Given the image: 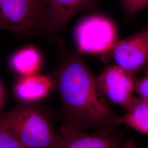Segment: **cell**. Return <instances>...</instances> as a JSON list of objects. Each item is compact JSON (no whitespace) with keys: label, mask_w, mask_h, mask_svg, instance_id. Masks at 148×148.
Returning a JSON list of instances; mask_svg holds the SVG:
<instances>
[{"label":"cell","mask_w":148,"mask_h":148,"mask_svg":"<svg viewBox=\"0 0 148 148\" xmlns=\"http://www.w3.org/2000/svg\"><path fill=\"white\" fill-rule=\"evenodd\" d=\"M62 103L65 124L107 134H117L122 123L99 89L85 60L73 54L59 66L53 79Z\"/></svg>","instance_id":"1"},{"label":"cell","mask_w":148,"mask_h":148,"mask_svg":"<svg viewBox=\"0 0 148 148\" xmlns=\"http://www.w3.org/2000/svg\"><path fill=\"white\" fill-rule=\"evenodd\" d=\"M74 38L80 52L102 55L117 41L116 27L113 21L106 16H87L76 25Z\"/></svg>","instance_id":"4"},{"label":"cell","mask_w":148,"mask_h":148,"mask_svg":"<svg viewBox=\"0 0 148 148\" xmlns=\"http://www.w3.org/2000/svg\"><path fill=\"white\" fill-rule=\"evenodd\" d=\"M56 148H121L122 134L86 132L64 123Z\"/></svg>","instance_id":"7"},{"label":"cell","mask_w":148,"mask_h":148,"mask_svg":"<svg viewBox=\"0 0 148 148\" xmlns=\"http://www.w3.org/2000/svg\"><path fill=\"white\" fill-rule=\"evenodd\" d=\"M46 27L43 0H0V30L24 35Z\"/></svg>","instance_id":"3"},{"label":"cell","mask_w":148,"mask_h":148,"mask_svg":"<svg viewBox=\"0 0 148 148\" xmlns=\"http://www.w3.org/2000/svg\"><path fill=\"white\" fill-rule=\"evenodd\" d=\"M103 59L133 74L148 65V28L116 41Z\"/></svg>","instance_id":"5"},{"label":"cell","mask_w":148,"mask_h":148,"mask_svg":"<svg viewBox=\"0 0 148 148\" xmlns=\"http://www.w3.org/2000/svg\"><path fill=\"white\" fill-rule=\"evenodd\" d=\"M46 7L48 27L62 28L75 15L99 7L98 0H43Z\"/></svg>","instance_id":"8"},{"label":"cell","mask_w":148,"mask_h":148,"mask_svg":"<svg viewBox=\"0 0 148 148\" xmlns=\"http://www.w3.org/2000/svg\"><path fill=\"white\" fill-rule=\"evenodd\" d=\"M0 127L12 135L23 148H56L59 134L42 110L16 106L0 114Z\"/></svg>","instance_id":"2"},{"label":"cell","mask_w":148,"mask_h":148,"mask_svg":"<svg viewBox=\"0 0 148 148\" xmlns=\"http://www.w3.org/2000/svg\"><path fill=\"white\" fill-rule=\"evenodd\" d=\"M54 86L53 79L47 76L34 74L21 76L14 86L15 95L24 102H32L45 98Z\"/></svg>","instance_id":"9"},{"label":"cell","mask_w":148,"mask_h":148,"mask_svg":"<svg viewBox=\"0 0 148 148\" xmlns=\"http://www.w3.org/2000/svg\"><path fill=\"white\" fill-rule=\"evenodd\" d=\"M2 98H3V90L1 85H0V105L2 103Z\"/></svg>","instance_id":"16"},{"label":"cell","mask_w":148,"mask_h":148,"mask_svg":"<svg viewBox=\"0 0 148 148\" xmlns=\"http://www.w3.org/2000/svg\"><path fill=\"white\" fill-rule=\"evenodd\" d=\"M121 148H139L135 140L130 138L128 139L126 142L122 144Z\"/></svg>","instance_id":"15"},{"label":"cell","mask_w":148,"mask_h":148,"mask_svg":"<svg viewBox=\"0 0 148 148\" xmlns=\"http://www.w3.org/2000/svg\"><path fill=\"white\" fill-rule=\"evenodd\" d=\"M125 110L121 116L122 123L148 136V101L134 95Z\"/></svg>","instance_id":"10"},{"label":"cell","mask_w":148,"mask_h":148,"mask_svg":"<svg viewBox=\"0 0 148 148\" xmlns=\"http://www.w3.org/2000/svg\"><path fill=\"white\" fill-rule=\"evenodd\" d=\"M40 52L32 46L21 48L11 57V68L21 76L36 74L41 65Z\"/></svg>","instance_id":"11"},{"label":"cell","mask_w":148,"mask_h":148,"mask_svg":"<svg viewBox=\"0 0 148 148\" xmlns=\"http://www.w3.org/2000/svg\"><path fill=\"white\" fill-rule=\"evenodd\" d=\"M98 86L106 98L125 109L134 97L133 74L115 65L103 70L96 78Z\"/></svg>","instance_id":"6"},{"label":"cell","mask_w":148,"mask_h":148,"mask_svg":"<svg viewBox=\"0 0 148 148\" xmlns=\"http://www.w3.org/2000/svg\"><path fill=\"white\" fill-rule=\"evenodd\" d=\"M0 148H23L12 135L0 127Z\"/></svg>","instance_id":"14"},{"label":"cell","mask_w":148,"mask_h":148,"mask_svg":"<svg viewBox=\"0 0 148 148\" xmlns=\"http://www.w3.org/2000/svg\"><path fill=\"white\" fill-rule=\"evenodd\" d=\"M134 92L138 96L148 101V71L143 76L134 79Z\"/></svg>","instance_id":"13"},{"label":"cell","mask_w":148,"mask_h":148,"mask_svg":"<svg viewBox=\"0 0 148 148\" xmlns=\"http://www.w3.org/2000/svg\"><path fill=\"white\" fill-rule=\"evenodd\" d=\"M125 16L131 18L137 12L148 8V0H119Z\"/></svg>","instance_id":"12"}]
</instances>
